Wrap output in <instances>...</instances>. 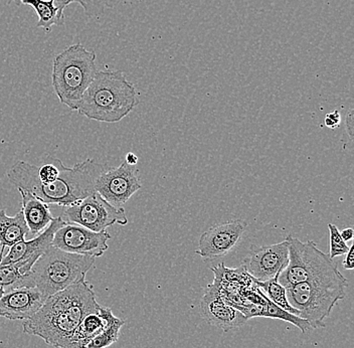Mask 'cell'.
I'll use <instances>...</instances> for the list:
<instances>
[{
	"label": "cell",
	"instance_id": "obj_1",
	"mask_svg": "<svg viewBox=\"0 0 354 348\" xmlns=\"http://www.w3.org/2000/svg\"><path fill=\"white\" fill-rule=\"evenodd\" d=\"M93 286L82 279L46 299L41 309L24 321V332L55 348H72L83 319L100 309Z\"/></svg>",
	"mask_w": 354,
	"mask_h": 348
},
{
	"label": "cell",
	"instance_id": "obj_2",
	"mask_svg": "<svg viewBox=\"0 0 354 348\" xmlns=\"http://www.w3.org/2000/svg\"><path fill=\"white\" fill-rule=\"evenodd\" d=\"M107 170L93 159L62 168L61 174L48 185H41L24 174L13 164L8 172V181L17 187L30 192L48 205L68 207L96 192L97 179Z\"/></svg>",
	"mask_w": 354,
	"mask_h": 348
},
{
	"label": "cell",
	"instance_id": "obj_3",
	"mask_svg": "<svg viewBox=\"0 0 354 348\" xmlns=\"http://www.w3.org/2000/svg\"><path fill=\"white\" fill-rule=\"evenodd\" d=\"M138 104L134 85L121 71H98L82 97L77 112L94 121L117 123Z\"/></svg>",
	"mask_w": 354,
	"mask_h": 348
},
{
	"label": "cell",
	"instance_id": "obj_4",
	"mask_svg": "<svg viewBox=\"0 0 354 348\" xmlns=\"http://www.w3.org/2000/svg\"><path fill=\"white\" fill-rule=\"evenodd\" d=\"M97 72L96 54L82 44H73L55 55L52 83L59 102L68 109L77 111Z\"/></svg>",
	"mask_w": 354,
	"mask_h": 348
},
{
	"label": "cell",
	"instance_id": "obj_5",
	"mask_svg": "<svg viewBox=\"0 0 354 348\" xmlns=\"http://www.w3.org/2000/svg\"><path fill=\"white\" fill-rule=\"evenodd\" d=\"M346 278L342 274L332 275L296 284L287 288L290 305L297 310L298 316L308 321L311 328L325 327L324 321L335 305L346 296Z\"/></svg>",
	"mask_w": 354,
	"mask_h": 348
},
{
	"label": "cell",
	"instance_id": "obj_6",
	"mask_svg": "<svg viewBox=\"0 0 354 348\" xmlns=\"http://www.w3.org/2000/svg\"><path fill=\"white\" fill-rule=\"evenodd\" d=\"M96 258L72 254L50 246L32 269L35 287L48 299L86 278Z\"/></svg>",
	"mask_w": 354,
	"mask_h": 348
},
{
	"label": "cell",
	"instance_id": "obj_7",
	"mask_svg": "<svg viewBox=\"0 0 354 348\" xmlns=\"http://www.w3.org/2000/svg\"><path fill=\"white\" fill-rule=\"evenodd\" d=\"M289 262L279 275L278 281L285 288L324 278L339 273L337 263L317 248L315 241L303 243L291 235L287 236Z\"/></svg>",
	"mask_w": 354,
	"mask_h": 348
},
{
	"label": "cell",
	"instance_id": "obj_8",
	"mask_svg": "<svg viewBox=\"0 0 354 348\" xmlns=\"http://www.w3.org/2000/svg\"><path fill=\"white\" fill-rule=\"evenodd\" d=\"M63 208L61 218L66 223H76L96 232H103L115 223L120 226L128 223L125 210L113 207L98 192Z\"/></svg>",
	"mask_w": 354,
	"mask_h": 348
},
{
	"label": "cell",
	"instance_id": "obj_9",
	"mask_svg": "<svg viewBox=\"0 0 354 348\" xmlns=\"http://www.w3.org/2000/svg\"><path fill=\"white\" fill-rule=\"evenodd\" d=\"M141 187L136 165H129L126 161L118 167L107 168L96 183V192L118 208H123Z\"/></svg>",
	"mask_w": 354,
	"mask_h": 348
},
{
	"label": "cell",
	"instance_id": "obj_10",
	"mask_svg": "<svg viewBox=\"0 0 354 348\" xmlns=\"http://www.w3.org/2000/svg\"><path fill=\"white\" fill-rule=\"evenodd\" d=\"M110 239L107 230L96 232L76 223H66L55 232L52 246L72 254L99 258L109 248Z\"/></svg>",
	"mask_w": 354,
	"mask_h": 348
},
{
	"label": "cell",
	"instance_id": "obj_11",
	"mask_svg": "<svg viewBox=\"0 0 354 348\" xmlns=\"http://www.w3.org/2000/svg\"><path fill=\"white\" fill-rule=\"evenodd\" d=\"M289 250L286 239L282 243L257 247L253 246L243 261L245 271L254 281L265 282L275 278L287 267Z\"/></svg>",
	"mask_w": 354,
	"mask_h": 348
},
{
	"label": "cell",
	"instance_id": "obj_12",
	"mask_svg": "<svg viewBox=\"0 0 354 348\" xmlns=\"http://www.w3.org/2000/svg\"><path fill=\"white\" fill-rule=\"evenodd\" d=\"M243 232L245 225L242 221L214 226L201 235L196 253L205 260L227 256L240 243Z\"/></svg>",
	"mask_w": 354,
	"mask_h": 348
},
{
	"label": "cell",
	"instance_id": "obj_13",
	"mask_svg": "<svg viewBox=\"0 0 354 348\" xmlns=\"http://www.w3.org/2000/svg\"><path fill=\"white\" fill-rule=\"evenodd\" d=\"M201 315L210 325L221 328L225 332L238 329L248 321L247 317L230 304L214 286H209L201 299Z\"/></svg>",
	"mask_w": 354,
	"mask_h": 348
},
{
	"label": "cell",
	"instance_id": "obj_14",
	"mask_svg": "<svg viewBox=\"0 0 354 348\" xmlns=\"http://www.w3.org/2000/svg\"><path fill=\"white\" fill-rule=\"evenodd\" d=\"M46 300L37 287L10 290L0 298V317L10 320H28L41 309Z\"/></svg>",
	"mask_w": 354,
	"mask_h": 348
},
{
	"label": "cell",
	"instance_id": "obj_15",
	"mask_svg": "<svg viewBox=\"0 0 354 348\" xmlns=\"http://www.w3.org/2000/svg\"><path fill=\"white\" fill-rule=\"evenodd\" d=\"M66 223L61 217L55 218L50 225L43 232L37 235L35 239L30 241L22 239L19 243L11 246L8 254L0 261V264L8 265V264H15L17 262L28 260V259L37 262L52 246L57 230L61 229Z\"/></svg>",
	"mask_w": 354,
	"mask_h": 348
},
{
	"label": "cell",
	"instance_id": "obj_16",
	"mask_svg": "<svg viewBox=\"0 0 354 348\" xmlns=\"http://www.w3.org/2000/svg\"><path fill=\"white\" fill-rule=\"evenodd\" d=\"M17 190L21 196V212L28 232L37 236L54 221L55 218L50 212V207L48 203L33 196L30 192L24 190Z\"/></svg>",
	"mask_w": 354,
	"mask_h": 348
},
{
	"label": "cell",
	"instance_id": "obj_17",
	"mask_svg": "<svg viewBox=\"0 0 354 348\" xmlns=\"http://www.w3.org/2000/svg\"><path fill=\"white\" fill-rule=\"evenodd\" d=\"M100 314L105 321L103 329L98 336H95L86 348H107L118 341L122 327L125 324V320L118 318L113 314L110 308L100 306Z\"/></svg>",
	"mask_w": 354,
	"mask_h": 348
},
{
	"label": "cell",
	"instance_id": "obj_18",
	"mask_svg": "<svg viewBox=\"0 0 354 348\" xmlns=\"http://www.w3.org/2000/svg\"><path fill=\"white\" fill-rule=\"evenodd\" d=\"M28 228L24 221L21 210L15 216L10 217L6 210H0V241L4 247H11L22 239H26Z\"/></svg>",
	"mask_w": 354,
	"mask_h": 348
},
{
	"label": "cell",
	"instance_id": "obj_19",
	"mask_svg": "<svg viewBox=\"0 0 354 348\" xmlns=\"http://www.w3.org/2000/svg\"><path fill=\"white\" fill-rule=\"evenodd\" d=\"M26 6H32L39 15L37 28L50 30L53 26H63L64 17L55 8L54 0H21Z\"/></svg>",
	"mask_w": 354,
	"mask_h": 348
},
{
	"label": "cell",
	"instance_id": "obj_20",
	"mask_svg": "<svg viewBox=\"0 0 354 348\" xmlns=\"http://www.w3.org/2000/svg\"><path fill=\"white\" fill-rule=\"evenodd\" d=\"M24 287H35L32 272L22 275L15 264H0V288L6 292Z\"/></svg>",
	"mask_w": 354,
	"mask_h": 348
},
{
	"label": "cell",
	"instance_id": "obj_21",
	"mask_svg": "<svg viewBox=\"0 0 354 348\" xmlns=\"http://www.w3.org/2000/svg\"><path fill=\"white\" fill-rule=\"evenodd\" d=\"M257 317H266V318L286 321V322L293 324L294 327H298L303 333H306L309 331V329H311L308 321L282 309V308L271 302L267 297H266L264 304L260 305Z\"/></svg>",
	"mask_w": 354,
	"mask_h": 348
},
{
	"label": "cell",
	"instance_id": "obj_22",
	"mask_svg": "<svg viewBox=\"0 0 354 348\" xmlns=\"http://www.w3.org/2000/svg\"><path fill=\"white\" fill-rule=\"evenodd\" d=\"M278 277L270 279V280L265 281V282H258V281H254V282L256 283L259 290H260L271 302L282 308V309L286 310V311L290 312V313L295 314V315L298 316L297 310L294 309V308L290 305L287 298L286 288L279 283Z\"/></svg>",
	"mask_w": 354,
	"mask_h": 348
},
{
	"label": "cell",
	"instance_id": "obj_23",
	"mask_svg": "<svg viewBox=\"0 0 354 348\" xmlns=\"http://www.w3.org/2000/svg\"><path fill=\"white\" fill-rule=\"evenodd\" d=\"M93 1L101 2L105 6H114L119 0H54V4L59 10V15L64 17V10H65L66 6H70L73 2H77V3L81 4L87 15H92V13H94Z\"/></svg>",
	"mask_w": 354,
	"mask_h": 348
},
{
	"label": "cell",
	"instance_id": "obj_24",
	"mask_svg": "<svg viewBox=\"0 0 354 348\" xmlns=\"http://www.w3.org/2000/svg\"><path fill=\"white\" fill-rule=\"evenodd\" d=\"M329 232H330V250H329V257L331 259L336 257L342 256L348 252L349 247L346 241H343L340 236L339 230L333 223L328 225Z\"/></svg>",
	"mask_w": 354,
	"mask_h": 348
},
{
	"label": "cell",
	"instance_id": "obj_25",
	"mask_svg": "<svg viewBox=\"0 0 354 348\" xmlns=\"http://www.w3.org/2000/svg\"><path fill=\"white\" fill-rule=\"evenodd\" d=\"M340 122H342V116H340V113L337 110L328 113L325 116V125L330 128V129H335V128L339 127Z\"/></svg>",
	"mask_w": 354,
	"mask_h": 348
},
{
	"label": "cell",
	"instance_id": "obj_26",
	"mask_svg": "<svg viewBox=\"0 0 354 348\" xmlns=\"http://www.w3.org/2000/svg\"><path fill=\"white\" fill-rule=\"evenodd\" d=\"M353 109H349L348 113L346 115V120H345V126H346V132L348 133L349 137H351V140L353 139V133H354V115H353Z\"/></svg>",
	"mask_w": 354,
	"mask_h": 348
},
{
	"label": "cell",
	"instance_id": "obj_27",
	"mask_svg": "<svg viewBox=\"0 0 354 348\" xmlns=\"http://www.w3.org/2000/svg\"><path fill=\"white\" fill-rule=\"evenodd\" d=\"M342 266L344 269H354V245L349 247L348 252L346 253V257L342 262Z\"/></svg>",
	"mask_w": 354,
	"mask_h": 348
},
{
	"label": "cell",
	"instance_id": "obj_28",
	"mask_svg": "<svg viewBox=\"0 0 354 348\" xmlns=\"http://www.w3.org/2000/svg\"><path fill=\"white\" fill-rule=\"evenodd\" d=\"M340 236L343 239L344 241H351L353 239L354 236V230L353 228H347V229H344L342 232H340Z\"/></svg>",
	"mask_w": 354,
	"mask_h": 348
},
{
	"label": "cell",
	"instance_id": "obj_29",
	"mask_svg": "<svg viewBox=\"0 0 354 348\" xmlns=\"http://www.w3.org/2000/svg\"><path fill=\"white\" fill-rule=\"evenodd\" d=\"M125 161L129 164V165H136V164L138 163V157H137V155H135L134 153L129 152L126 155Z\"/></svg>",
	"mask_w": 354,
	"mask_h": 348
},
{
	"label": "cell",
	"instance_id": "obj_30",
	"mask_svg": "<svg viewBox=\"0 0 354 348\" xmlns=\"http://www.w3.org/2000/svg\"><path fill=\"white\" fill-rule=\"evenodd\" d=\"M4 249H6V247H4V246L2 245L1 241H0V261H1L2 258H3Z\"/></svg>",
	"mask_w": 354,
	"mask_h": 348
},
{
	"label": "cell",
	"instance_id": "obj_31",
	"mask_svg": "<svg viewBox=\"0 0 354 348\" xmlns=\"http://www.w3.org/2000/svg\"><path fill=\"white\" fill-rule=\"evenodd\" d=\"M4 293H6V291H4V290L2 289V288H0V298H1L2 295H3Z\"/></svg>",
	"mask_w": 354,
	"mask_h": 348
}]
</instances>
